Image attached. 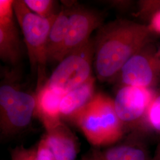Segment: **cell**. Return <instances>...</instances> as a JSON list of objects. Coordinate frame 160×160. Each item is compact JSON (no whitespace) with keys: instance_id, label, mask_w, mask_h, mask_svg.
Returning a JSON list of instances; mask_svg holds the SVG:
<instances>
[{"instance_id":"cell-1","label":"cell","mask_w":160,"mask_h":160,"mask_svg":"<svg viewBox=\"0 0 160 160\" xmlns=\"http://www.w3.org/2000/svg\"><path fill=\"white\" fill-rule=\"evenodd\" d=\"M149 26L126 20L110 22L99 29L94 40V67L98 79L117 78L127 61L151 43Z\"/></svg>"},{"instance_id":"cell-2","label":"cell","mask_w":160,"mask_h":160,"mask_svg":"<svg viewBox=\"0 0 160 160\" xmlns=\"http://www.w3.org/2000/svg\"><path fill=\"white\" fill-rule=\"evenodd\" d=\"M69 119L95 147L116 143L123 137L125 130L116 112L114 100L102 93L95 94Z\"/></svg>"},{"instance_id":"cell-3","label":"cell","mask_w":160,"mask_h":160,"mask_svg":"<svg viewBox=\"0 0 160 160\" xmlns=\"http://www.w3.org/2000/svg\"><path fill=\"white\" fill-rule=\"evenodd\" d=\"M14 14L22 29L28 49L32 68L37 69L39 77L45 67L48 59L46 45L49 31L57 14L43 18L30 11L24 1H14Z\"/></svg>"},{"instance_id":"cell-4","label":"cell","mask_w":160,"mask_h":160,"mask_svg":"<svg viewBox=\"0 0 160 160\" xmlns=\"http://www.w3.org/2000/svg\"><path fill=\"white\" fill-rule=\"evenodd\" d=\"M94 55V40L90 39L59 62L44 86L65 94L81 85L92 77Z\"/></svg>"},{"instance_id":"cell-5","label":"cell","mask_w":160,"mask_h":160,"mask_svg":"<svg viewBox=\"0 0 160 160\" xmlns=\"http://www.w3.org/2000/svg\"><path fill=\"white\" fill-rule=\"evenodd\" d=\"M123 86L153 88L160 81V49L151 43L132 56L117 77Z\"/></svg>"},{"instance_id":"cell-6","label":"cell","mask_w":160,"mask_h":160,"mask_svg":"<svg viewBox=\"0 0 160 160\" xmlns=\"http://www.w3.org/2000/svg\"><path fill=\"white\" fill-rule=\"evenodd\" d=\"M153 88L123 86L117 92L114 100L116 112L128 127L139 131L155 95Z\"/></svg>"},{"instance_id":"cell-7","label":"cell","mask_w":160,"mask_h":160,"mask_svg":"<svg viewBox=\"0 0 160 160\" xmlns=\"http://www.w3.org/2000/svg\"><path fill=\"white\" fill-rule=\"evenodd\" d=\"M36 110V97L20 89L12 103L0 109L1 137H12L26 129L30 125Z\"/></svg>"},{"instance_id":"cell-8","label":"cell","mask_w":160,"mask_h":160,"mask_svg":"<svg viewBox=\"0 0 160 160\" xmlns=\"http://www.w3.org/2000/svg\"><path fill=\"white\" fill-rule=\"evenodd\" d=\"M103 21L102 14L92 10L81 7L69 10L67 34L58 62L90 40L92 31L100 28Z\"/></svg>"},{"instance_id":"cell-9","label":"cell","mask_w":160,"mask_h":160,"mask_svg":"<svg viewBox=\"0 0 160 160\" xmlns=\"http://www.w3.org/2000/svg\"><path fill=\"white\" fill-rule=\"evenodd\" d=\"M148 150L135 132L126 141L103 151L94 150L84 160H151Z\"/></svg>"},{"instance_id":"cell-10","label":"cell","mask_w":160,"mask_h":160,"mask_svg":"<svg viewBox=\"0 0 160 160\" xmlns=\"http://www.w3.org/2000/svg\"><path fill=\"white\" fill-rule=\"evenodd\" d=\"M65 94L50 87L43 86L36 96V114L46 131L62 123L60 105Z\"/></svg>"},{"instance_id":"cell-11","label":"cell","mask_w":160,"mask_h":160,"mask_svg":"<svg viewBox=\"0 0 160 160\" xmlns=\"http://www.w3.org/2000/svg\"><path fill=\"white\" fill-rule=\"evenodd\" d=\"M57 160H75L78 144L73 133L63 123L46 131L44 135Z\"/></svg>"},{"instance_id":"cell-12","label":"cell","mask_w":160,"mask_h":160,"mask_svg":"<svg viewBox=\"0 0 160 160\" xmlns=\"http://www.w3.org/2000/svg\"><path fill=\"white\" fill-rule=\"evenodd\" d=\"M21 42L13 19L0 20V57L12 65L21 59Z\"/></svg>"},{"instance_id":"cell-13","label":"cell","mask_w":160,"mask_h":160,"mask_svg":"<svg viewBox=\"0 0 160 160\" xmlns=\"http://www.w3.org/2000/svg\"><path fill=\"white\" fill-rule=\"evenodd\" d=\"M95 79L92 77L86 82L65 94L60 105L61 117L70 118L84 107L94 97Z\"/></svg>"},{"instance_id":"cell-14","label":"cell","mask_w":160,"mask_h":160,"mask_svg":"<svg viewBox=\"0 0 160 160\" xmlns=\"http://www.w3.org/2000/svg\"><path fill=\"white\" fill-rule=\"evenodd\" d=\"M69 10L63 9L58 13L52 25L46 42L48 61H58L67 34Z\"/></svg>"},{"instance_id":"cell-15","label":"cell","mask_w":160,"mask_h":160,"mask_svg":"<svg viewBox=\"0 0 160 160\" xmlns=\"http://www.w3.org/2000/svg\"><path fill=\"white\" fill-rule=\"evenodd\" d=\"M147 131L160 135V86L155 91L154 98L138 132Z\"/></svg>"},{"instance_id":"cell-16","label":"cell","mask_w":160,"mask_h":160,"mask_svg":"<svg viewBox=\"0 0 160 160\" xmlns=\"http://www.w3.org/2000/svg\"><path fill=\"white\" fill-rule=\"evenodd\" d=\"M30 11L43 18H49L57 14L53 12L55 2L52 0H24Z\"/></svg>"},{"instance_id":"cell-17","label":"cell","mask_w":160,"mask_h":160,"mask_svg":"<svg viewBox=\"0 0 160 160\" xmlns=\"http://www.w3.org/2000/svg\"><path fill=\"white\" fill-rule=\"evenodd\" d=\"M35 160H57L44 136L36 147Z\"/></svg>"},{"instance_id":"cell-18","label":"cell","mask_w":160,"mask_h":160,"mask_svg":"<svg viewBox=\"0 0 160 160\" xmlns=\"http://www.w3.org/2000/svg\"><path fill=\"white\" fill-rule=\"evenodd\" d=\"M35 152L36 147L17 146L11 150V160H35Z\"/></svg>"},{"instance_id":"cell-19","label":"cell","mask_w":160,"mask_h":160,"mask_svg":"<svg viewBox=\"0 0 160 160\" xmlns=\"http://www.w3.org/2000/svg\"><path fill=\"white\" fill-rule=\"evenodd\" d=\"M149 26L152 31L160 34V8L155 12L151 18V23Z\"/></svg>"},{"instance_id":"cell-20","label":"cell","mask_w":160,"mask_h":160,"mask_svg":"<svg viewBox=\"0 0 160 160\" xmlns=\"http://www.w3.org/2000/svg\"><path fill=\"white\" fill-rule=\"evenodd\" d=\"M151 160H160V141L155 151L154 154L151 157Z\"/></svg>"}]
</instances>
